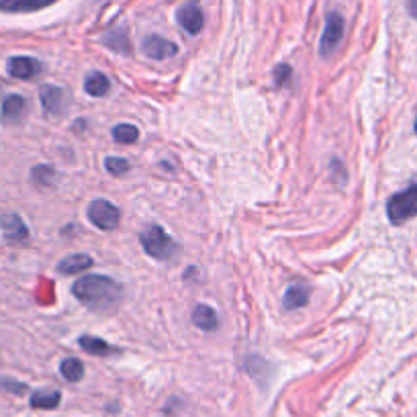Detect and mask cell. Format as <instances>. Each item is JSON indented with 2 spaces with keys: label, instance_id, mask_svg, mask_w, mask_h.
<instances>
[{
  "label": "cell",
  "instance_id": "30bf717a",
  "mask_svg": "<svg viewBox=\"0 0 417 417\" xmlns=\"http://www.w3.org/2000/svg\"><path fill=\"white\" fill-rule=\"evenodd\" d=\"M41 63L35 58H27V56H16V58H11L9 63H6V72L13 78H19V80H31L37 74H41Z\"/></svg>",
  "mask_w": 417,
  "mask_h": 417
},
{
  "label": "cell",
  "instance_id": "d4e9b609",
  "mask_svg": "<svg viewBox=\"0 0 417 417\" xmlns=\"http://www.w3.org/2000/svg\"><path fill=\"white\" fill-rule=\"evenodd\" d=\"M0 386H2L4 391H9V393H15V395H23V393H27V385H23V383H15V381H11V379H0Z\"/></svg>",
  "mask_w": 417,
  "mask_h": 417
},
{
  "label": "cell",
  "instance_id": "e0dca14e",
  "mask_svg": "<svg viewBox=\"0 0 417 417\" xmlns=\"http://www.w3.org/2000/svg\"><path fill=\"white\" fill-rule=\"evenodd\" d=\"M101 41H103L108 49L119 51V53H129V51H131L129 35H127V29H123V27H119V29H108V31L101 37Z\"/></svg>",
  "mask_w": 417,
  "mask_h": 417
},
{
  "label": "cell",
  "instance_id": "3957f363",
  "mask_svg": "<svg viewBox=\"0 0 417 417\" xmlns=\"http://www.w3.org/2000/svg\"><path fill=\"white\" fill-rule=\"evenodd\" d=\"M139 242H141L143 252L148 256H152L154 260H170L172 256L178 252L176 242L160 225H150L139 235Z\"/></svg>",
  "mask_w": 417,
  "mask_h": 417
},
{
  "label": "cell",
  "instance_id": "9a60e30c",
  "mask_svg": "<svg viewBox=\"0 0 417 417\" xmlns=\"http://www.w3.org/2000/svg\"><path fill=\"white\" fill-rule=\"evenodd\" d=\"M78 344H80V348L84 350V352H88V354L93 356H101V358H107L110 354H117L119 350L115 348V346H110L105 340H101V338H94V336H80L78 338Z\"/></svg>",
  "mask_w": 417,
  "mask_h": 417
},
{
  "label": "cell",
  "instance_id": "ac0fdd59",
  "mask_svg": "<svg viewBox=\"0 0 417 417\" xmlns=\"http://www.w3.org/2000/svg\"><path fill=\"white\" fill-rule=\"evenodd\" d=\"M84 91L91 96H107L110 91V80H108L103 72H91L86 80H84Z\"/></svg>",
  "mask_w": 417,
  "mask_h": 417
},
{
  "label": "cell",
  "instance_id": "44dd1931",
  "mask_svg": "<svg viewBox=\"0 0 417 417\" xmlns=\"http://www.w3.org/2000/svg\"><path fill=\"white\" fill-rule=\"evenodd\" d=\"M113 139L117 143H135L139 139V131L135 125L119 123L113 127Z\"/></svg>",
  "mask_w": 417,
  "mask_h": 417
},
{
  "label": "cell",
  "instance_id": "ffe728a7",
  "mask_svg": "<svg viewBox=\"0 0 417 417\" xmlns=\"http://www.w3.org/2000/svg\"><path fill=\"white\" fill-rule=\"evenodd\" d=\"M60 374L68 383H78L84 376V364L78 358H66L60 364Z\"/></svg>",
  "mask_w": 417,
  "mask_h": 417
},
{
  "label": "cell",
  "instance_id": "484cf974",
  "mask_svg": "<svg viewBox=\"0 0 417 417\" xmlns=\"http://www.w3.org/2000/svg\"><path fill=\"white\" fill-rule=\"evenodd\" d=\"M331 174H334V178H336V182H346V170H344V166H341V162L338 158H334V162H331Z\"/></svg>",
  "mask_w": 417,
  "mask_h": 417
},
{
  "label": "cell",
  "instance_id": "cb8c5ba5",
  "mask_svg": "<svg viewBox=\"0 0 417 417\" xmlns=\"http://www.w3.org/2000/svg\"><path fill=\"white\" fill-rule=\"evenodd\" d=\"M291 80H293V68L289 63H278L274 68V86L284 88L291 84Z\"/></svg>",
  "mask_w": 417,
  "mask_h": 417
},
{
  "label": "cell",
  "instance_id": "4316f807",
  "mask_svg": "<svg viewBox=\"0 0 417 417\" xmlns=\"http://www.w3.org/2000/svg\"><path fill=\"white\" fill-rule=\"evenodd\" d=\"M407 11L413 19H417V0H407Z\"/></svg>",
  "mask_w": 417,
  "mask_h": 417
},
{
  "label": "cell",
  "instance_id": "52a82bcc",
  "mask_svg": "<svg viewBox=\"0 0 417 417\" xmlns=\"http://www.w3.org/2000/svg\"><path fill=\"white\" fill-rule=\"evenodd\" d=\"M176 19L188 35H199L205 27V16H202L201 6L197 4V0L195 2L190 0V2H186L185 6H180L178 13H176Z\"/></svg>",
  "mask_w": 417,
  "mask_h": 417
},
{
  "label": "cell",
  "instance_id": "603a6c76",
  "mask_svg": "<svg viewBox=\"0 0 417 417\" xmlns=\"http://www.w3.org/2000/svg\"><path fill=\"white\" fill-rule=\"evenodd\" d=\"M105 168L110 172L113 176H123L125 172L131 170V164L125 158H117V155H108L105 160Z\"/></svg>",
  "mask_w": 417,
  "mask_h": 417
},
{
  "label": "cell",
  "instance_id": "8992f818",
  "mask_svg": "<svg viewBox=\"0 0 417 417\" xmlns=\"http://www.w3.org/2000/svg\"><path fill=\"white\" fill-rule=\"evenodd\" d=\"M39 101L49 117H62L66 113V107H68V94L63 93L62 88L51 86V84H46L39 88Z\"/></svg>",
  "mask_w": 417,
  "mask_h": 417
},
{
  "label": "cell",
  "instance_id": "d6986e66",
  "mask_svg": "<svg viewBox=\"0 0 417 417\" xmlns=\"http://www.w3.org/2000/svg\"><path fill=\"white\" fill-rule=\"evenodd\" d=\"M62 401L60 391H35L31 395L33 409H56Z\"/></svg>",
  "mask_w": 417,
  "mask_h": 417
},
{
  "label": "cell",
  "instance_id": "8fae6325",
  "mask_svg": "<svg viewBox=\"0 0 417 417\" xmlns=\"http://www.w3.org/2000/svg\"><path fill=\"white\" fill-rule=\"evenodd\" d=\"M58 0H0L2 13H35L56 4Z\"/></svg>",
  "mask_w": 417,
  "mask_h": 417
},
{
  "label": "cell",
  "instance_id": "277c9868",
  "mask_svg": "<svg viewBox=\"0 0 417 417\" xmlns=\"http://www.w3.org/2000/svg\"><path fill=\"white\" fill-rule=\"evenodd\" d=\"M88 219H91L94 227H98L103 232H110L119 225L121 213L113 202L105 201V199H96L88 207Z\"/></svg>",
  "mask_w": 417,
  "mask_h": 417
},
{
  "label": "cell",
  "instance_id": "7c38bea8",
  "mask_svg": "<svg viewBox=\"0 0 417 417\" xmlns=\"http://www.w3.org/2000/svg\"><path fill=\"white\" fill-rule=\"evenodd\" d=\"M91 266H93V258L88 254H70L58 264V272L66 274V277H72V274H80V272L88 270Z\"/></svg>",
  "mask_w": 417,
  "mask_h": 417
},
{
  "label": "cell",
  "instance_id": "5bb4252c",
  "mask_svg": "<svg viewBox=\"0 0 417 417\" xmlns=\"http://www.w3.org/2000/svg\"><path fill=\"white\" fill-rule=\"evenodd\" d=\"M192 321L202 331H215L217 327H219V315H217V311L213 307L199 303L192 309Z\"/></svg>",
  "mask_w": 417,
  "mask_h": 417
},
{
  "label": "cell",
  "instance_id": "5b68a950",
  "mask_svg": "<svg viewBox=\"0 0 417 417\" xmlns=\"http://www.w3.org/2000/svg\"><path fill=\"white\" fill-rule=\"evenodd\" d=\"M341 37H344V19L340 13H329L325 16V29L319 41V56H331L338 46H340Z\"/></svg>",
  "mask_w": 417,
  "mask_h": 417
},
{
  "label": "cell",
  "instance_id": "ba28073f",
  "mask_svg": "<svg viewBox=\"0 0 417 417\" xmlns=\"http://www.w3.org/2000/svg\"><path fill=\"white\" fill-rule=\"evenodd\" d=\"M141 49L152 60H168L178 53V46L166 37H160V35H148L141 43Z\"/></svg>",
  "mask_w": 417,
  "mask_h": 417
},
{
  "label": "cell",
  "instance_id": "2e32d148",
  "mask_svg": "<svg viewBox=\"0 0 417 417\" xmlns=\"http://www.w3.org/2000/svg\"><path fill=\"white\" fill-rule=\"evenodd\" d=\"M307 303H309V291H307V287H303V284H293V287H289L284 297H282V305H284V309L289 311L301 309V307H305Z\"/></svg>",
  "mask_w": 417,
  "mask_h": 417
},
{
  "label": "cell",
  "instance_id": "9c48e42d",
  "mask_svg": "<svg viewBox=\"0 0 417 417\" xmlns=\"http://www.w3.org/2000/svg\"><path fill=\"white\" fill-rule=\"evenodd\" d=\"M0 227H2V235L9 244L13 246H21L29 240V230L25 225V221L15 213H9L0 219Z\"/></svg>",
  "mask_w": 417,
  "mask_h": 417
},
{
  "label": "cell",
  "instance_id": "4fadbf2b",
  "mask_svg": "<svg viewBox=\"0 0 417 417\" xmlns=\"http://www.w3.org/2000/svg\"><path fill=\"white\" fill-rule=\"evenodd\" d=\"M27 108V101L21 94H11L2 103V121L4 123H16Z\"/></svg>",
  "mask_w": 417,
  "mask_h": 417
},
{
  "label": "cell",
  "instance_id": "6da1fadb",
  "mask_svg": "<svg viewBox=\"0 0 417 417\" xmlns=\"http://www.w3.org/2000/svg\"><path fill=\"white\" fill-rule=\"evenodd\" d=\"M72 293L80 303L96 313H110L123 301V287L103 274H86L80 277L72 287Z\"/></svg>",
  "mask_w": 417,
  "mask_h": 417
},
{
  "label": "cell",
  "instance_id": "7402d4cb",
  "mask_svg": "<svg viewBox=\"0 0 417 417\" xmlns=\"http://www.w3.org/2000/svg\"><path fill=\"white\" fill-rule=\"evenodd\" d=\"M31 178L33 182L39 186H53L58 182V174H56V170L51 166H37V168H33Z\"/></svg>",
  "mask_w": 417,
  "mask_h": 417
},
{
  "label": "cell",
  "instance_id": "7a4b0ae2",
  "mask_svg": "<svg viewBox=\"0 0 417 417\" xmlns=\"http://www.w3.org/2000/svg\"><path fill=\"white\" fill-rule=\"evenodd\" d=\"M386 217L393 225H403L417 217V180L386 201Z\"/></svg>",
  "mask_w": 417,
  "mask_h": 417
},
{
  "label": "cell",
  "instance_id": "83f0119b",
  "mask_svg": "<svg viewBox=\"0 0 417 417\" xmlns=\"http://www.w3.org/2000/svg\"><path fill=\"white\" fill-rule=\"evenodd\" d=\"M416 133H417V119H416Z\"/></svg>",
  "mask_w": 417,
  "mask_h": 417
}]
</instances>
